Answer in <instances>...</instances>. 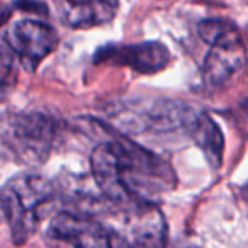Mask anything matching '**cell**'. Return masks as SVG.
<instances>
[{
  "mask_svg": "<svg viewBox=\"0 0 248 248\" xmlns=\"http://www.w3.org/2000/svg\"><path fill=\"white\" fill-rule=\"evenodd\" d=\"M90 172L100 196L112 207L153 202V197L169 192L177 184L169 162L123 135H114L93 148Z\"/></svg>",
  "mask_w": 248,
  "mask_h": 248,
  "instance_id": "cell-1",
  "label": "cell"
},
{
  "mask_svg": "<svg viewBox=\"0 0 248 248\" xmlns=\"http://www.w3.org/2000/svg\"><path fill=\"white\" fill-rule=\"evenodd\" d=\"M56 199L58 190L53 182L38 173H21L5 184L0 192V204L14 245L28 243L38 233Z\"/></svg>",
  "mask_w": 248,
  "mask_h": 248,
  "instance_id": "cell-2",
  "label": "cell"
},
{
  "mask_svg": "<svg viewBox=\"0 0 248 248\" xmlns=\"http://www.w3.org/2000/svg\"><path fill=\"white\" fill-rule=\"evenodd\" d=\"M112 226H107L119 248H165L167 221L162 211L150 201L126 207H112Z\"/></svg>",
  "mask_w": 248,
  "mask_h": 248,
  "instance_id": "cell-3",
  "label": "cell"
},
{
  "mask_svg": "<svg viewBox=\"0 0 248 248\" xmlns=\"http://www.w3.org/2000/svg\"><path fill=\"white\" fill-rule=\"evenodd\" d=\"M45 241L48 248H116L106 224L72 211H60L51 217Z\"/></svg>",
  "mask_w": 248,
  "mask_h": 248,
  "instance_id": "cell-4",
  "label": "cell"
},
{
  "mask_svg": "<svg viewBox=\"0 0 248 248\" xmlns=\"http://www.w3.org/2000/svg\"><path fill=\"white\" fill-rule=\"evenodd\" d=\"M60 136V123L43 112H21L11 123V146L28 163L49 156Z\"/></svg>",
  "mask_w": 248,
  "mask_h": 248,
  "instance_id": "cell-5",
  "label": "cell"
},
{
  "mask_svg": "<svg viewBox=\"0 0 248 248\" xmlns=\"http://www.w3.org/2000/svg\"><path fill=\"white\" fill-rule=\"evenodd\" d=\"M4 39L28 72H34L39 63L58 46V34L55 29L36 19H22L16 22Z\"/></svg>",
  "mask_w": 248,
  "mask_h": 248,
  "instance_id": "cell-6",
  "label": "cell"
},
{
  "mask_svg": "<svg viewBox=\"0 0 248 248\" xmlns=\"http://www.w3.org/2000/svg\"><path fill=\"white\" fill-rule=\"evenodd\" d=\"M97 63L128 66L136 73L152 75L169 65L170 51L158 41H145L136 45H107L95 53Z\"/></svg>",
  "mask_w": 248,
  "mask_h": 248,
  "instance_id": "cell-7",
  "label": "cell"
},
{
  "mask_svg": "<svg viewBox=\"0 0 248 248\" xmlns=\"http://www.w3.org/2000/svg\"><path fill=\"white\" fill-rule=\"evenodd\" d=\"M55 4L62 22L72 29L109 24L119 11V0H55Z\"/></svg>",
  "mask_w": 248,
  "mask_h": 248,
  "instance_id": "cell-8",
  "label": "cell"
},
{
  "mask_svg": "<svg viewBox=\"0 0 248 248\" xmlns=\"http://www.w3.org/2000/svg\"><path fill=\"white\" fill-rule=\"evenodd\" d=\"M184 129L194 140V143L202 150L209 165L214 170L219 169L221 163H223L224 136L219 126L216 124V121L207 114L192 110Z\"/></svg>",
  "mask_w": 248,
  "mask_h": 248,
  "instance_id": "cell-9",
  "label": "cell"
},
{
  "mask_svg": "<svg viewBox=\"0 0 248 248\" xmlns=\"http://www.w3.org/2000/svg\"><path fill=\"white\" fill-rule=\"evenodd\" d=\"M202 77L207 85L224 87L245 66V46H209Z\"/></svg>",
  "mask_w": 248,
  "mask_h": 248,
  "instance_id": "cell-10",
  "label": "cell"
},
{
  "mask_svg": "<svg viewBox=\"0 0 248 248\" xmlns=\"http://www.w3.org/2000/svg\"><path fill=\"white\" fill-rule=\"evenodd\" d=\"M201 39L209 46H241L240 29L226 19H206L197 26Z\"/></svg>",
  "mask_w": 248,
  "mask_h": 248,
  "instance_id": "cell-11",
  "label": "cell"
},
{
  "mask_svg": "<svg viewBox=\"0 0 248 248\" xmlns=\"http://www.w3.org/2000/svg\"><path fill=\"white\" fill-rule=\"evenodd\" d=\"M16 82H17L16 56L2 55L0 56V95H4L9 90L14 89Z\"/></svg>",
  "mask_w": 248,
  "mask_h": 248,
  "instance_id": "cell-12",
  "label": "cell"
},
{
  "mask_svg": "<svg viewBox=\"0 0 248 248\" xmlns=\"http://www.w3.org/2000/svg\"><path fill=\"white\" fill-rule=\"evenodd\" d=\"M11 16H12V9L4 4H0V26H4L11 19Z\"/></svg>",
  "mask_w": 248,
  "mask_h": 248,
  "instance_id": "cell-13",
  "label": "cell"
},
{
  "mask_svg": "<svg viewBox=\"0 0 248 248\" xmlns=\"http://www.w3.org/2000/svg\"><path fill=\"white\" fill-rule=\"evenodd\" d=\"M116 248H119V247H116Z\"/></svg>",
  "mask_w": 248,
  "mask_h": 248,
  "instance_id": "cell-14",
  "label": "cell"
}]
</instances>
